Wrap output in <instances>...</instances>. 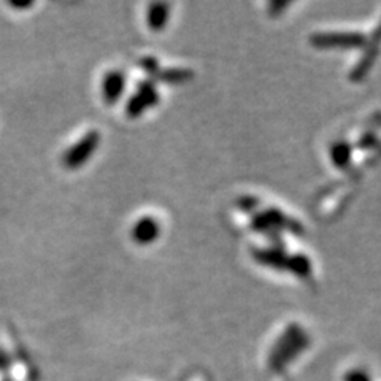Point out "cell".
I'll return each mask as SVG.
<instances>
[{
	"instance_id": "1",
	"label": "cell",
	"mask_w": 381,
	"mask_h": 381,
	"mask_svg": "<svg viewBox=\"0 0 381 381\" xmlns=\"http://www.w3.org/2000/svg\"><path fill=\"white\" fill-rule=\"evenodd\" d=\"M99 134L97 132H89L86 134L82 140L68 149L67 154L64 156V164H66L68 169H78L82 167L86 160H88L92 153L96 151V148L99 147Z\"/></svg>"
},
{
	"instance_id": "2",
	"label": "cell",
	"mask_w": 381,
	"mask_h": 381,
	"mask_svg": "<svg viewBox=\"0 0 381 381\" xmlns=\"http://www.w3.org/2000/svg\"><path fill=\"white\" fill-rule=\"evenodd\" d=\"M156 102H158V94H156L154 86L149 83H143L137 94L130 99L129 105H127V113L132 118L140 117L147 108L156 105Z\"/></svg>"
},
{
	"instance_id": "3",
	"label": "cell",
	"mask_w": 381,
	"mask_h": 381,
	"mask_svg": "<svg viewBox=\"0 0 381 381\" xmlns=\"http://www.w3.org/2000/svg\"><path fill=\"white\" fill-rule=\"evenodd\" d=\"M159 232H160V227L156 219L143 218L140 219V221H137L134 230H132V237H134L137 244L148 245V244H153V241L158 239Z\"/></svg>"
},
{
	"instance_id": "4",
	"label": "cell",
	"mask_w": 381,
	"mask_h": 381,
	"mask_svg": "<svg viewBox=\"0 0 381 381\" xmlns=\"http://www.w3.org/2000/svg\"><path fill=\"white\" fill-rule=\"evenodd\" d=\"M124 75L121 72H110L103 80V97L108 103L117 102L124 91Z\"/></svg>"
},
{
	"instance_id": "5",
	"label": "cell",
	"mask_w": 381,
	"mask_h": 381,
	"mask_svg": "<svg viewBox=\"0 0 381 381\" xmlns=\"http://www.w3.org/2000/svg\"><path fill=\"white\" fill-rule=\"evenodd\" d=\"M169 20V7L164 3H154L148 11V24L153 31H160Z\"/></svg>"
}]
</instances>
